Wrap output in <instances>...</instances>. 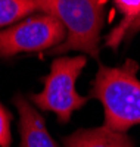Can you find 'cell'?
<instances>
[{"label": "cell", "instance_id": "6da1fadb", "mask_svg": "<svg viewBox=\"0 0 140 147\" xmlns=\"http://www.w3.org/2000/svg\"><path fill=\"white\" fill-rule=\"evenodd\" d=\"M136 60H125L121 66L100 65L92 82L88 97L103 106L105 127L127 132L140 124V80Z\"/></svg>", "mask_w": 140, "mask_h": 147}, {"label": "cell", "instance_id": "7a4b0ae2", "mask_svg": "<svg viewBox=\"0 0 140 147\" xmlns=\"http://www.w3.org/2000/svg\"><path fill=\"white\" fill-rule=\"evenodd\" d=\"M37 7L62 22L67 38L49 53L84 52L97 59L106 0H34Z\"/></svg>", "mask_w": 140, "mask_h": 147}, {"label": "cell", "instance_id": "3957f363", "mask_svg": "<svg viewBox=\"0 0 140 147\" xmlns=\"http://www.w3.org/2000/svg\"><path fill=\"white\" fill-rule=\"evenodd\" d=\"M87 63L86 56L56 57L49 75L43 80L44 88L31 94V100L43 110L58 115L59 122H68L75 110L81 109L90 97H81L75 90V81Z\"/></svg>", "mask_w": 140, "mask_h": 147}, {"label": "cell", "instance_id": "277c9868", "mask_svg": "<svg viewBox=\"0 0 140 147\" xmlns=\"http://www.w3.org/2000/svg\"><path fill=\"white\" fill-rule=\"evenodd\" d=\"M67 30L52 15H34L0 30V57L15 56L21 52H40L62 44Z\"/></svg>", "mask_w": 140, "mask_h": 147}, {"label": "cell", "instance_id": "5b68a950", "mask_svg": "<svg viewBox=\"0 0 140 147\" xmlns=\"http://www.w3.org/2000/svg\"><path fill=\"white\" fill-rule=\"evenodd\" d=\"M14 103L19 112L21 147H59L50 137L43 116L22 96H16Z\"/></svg>", "mask_w": 140, "mask_h": 147}, {"label": "cell", "instance_id": "8992f818", "mask_svg": "<svg viewBox=\"0 0 140 147\" xmlns=\"http://www.w3.org/2000/svg\"><path fill=\"white\" fill-rule=\"evenodd\" d=\"M65 147H134V144L125 132L112 131L103 125L75 131L65 138Z\"/></svg>", "mask_w": 140, "mask_h": 147}, {"label": "cell", "instance_id": "52a82bcc", "mask_svg": "<svg viewBox=\"0 0 140 147\" xmlns=\"http://www.w3.org/2000/svg\"><path fill=\"white\" fill-rule=\"evenodd\" d=\"M115 5L124 18L105 40L106 47H111L113 50H117L121 41L127 38V31L130 25L140 16V0H115Z\"/></svg>", "mask_w": 140, "mask_h": 147}, {"label": "cell", "instance_id": "ba28073f", "mask_svg": "<svg viewBox=\"0 0 140 147\" xmlns=\"http://www.w3.org/2000/svg\"><path fill=\"white\" fill-rule=\"evenodd\" d=\"M37 9L34 0H0V27L12 25Z\"/></svg>", "mask_w": 140, "mask_h": 147}, {"label": "cell", "instance_id": "9c48e42d", "mask_svg": "<svg viewBox=\"0 0 140 147\" xmlns=\"http://www.w3.org/2000/svg\"><path fill=\"white\" fill-rule=\"evenodd\" d=\"M10 113L0 103V147H10Z\"/></svg>", "mask_w": 140, "mask_h": 147}, {"label": "cell", "instance_id": "30bf717a", "mask_svg": "<svg viewBox=\"0 0 140 147\" xmlns=\"http://www.w3.org/2000/svg\"><path fill=\"white\" fill-rule=\"evenodd\" d=\"M137 31H140V16L130 25L128 31H127V38H128V37H131V35H134Z\"/></svg>", "mask_w": 140, "mask_h": 147}]
</instances>
